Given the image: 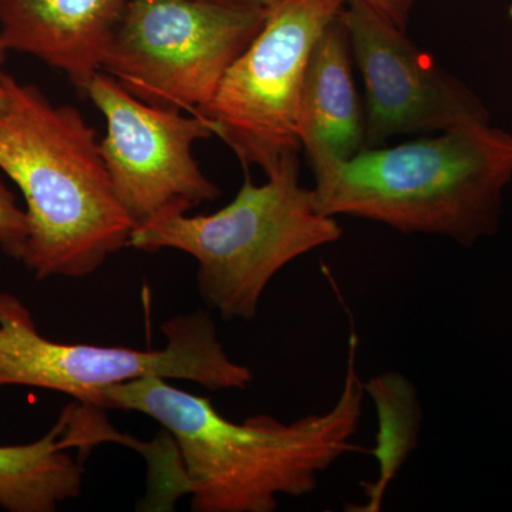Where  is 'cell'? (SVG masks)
<instances>
[{
    "label": "cell",
    "instance_id": "10",
    "mask_svg": "<svg viewBox=\"0 0 512 512\" xmlns=\"http://www.w3.org/2000/svg\"><path fill=\"white\" fill-rule=\"evenodd\" d=\"M128 0H0V39L69 77L77 92L101 72Z\"/></svg>",
    "mask_w": 512,
    "mask_h": 512
},
{
    "label": "cell",
    "instance_id": "3",
    "mask_svg": "<svg viewBox=\"0 0 512 512\" xmlns=\"http://www.w3.org/2000/svg\"><path fill=\"white\" fill-rule=\"evenodd\" d=\"M312 195L322 214L379 222L406 235L471 247L500 225L512 180V134L490 123L443 131L348 160L312 151Z\"/></svg>",
    "mask_w": 512,
    "mask_h": 512
},
{
    "label": "cell",
    "instance_id": "2",
    "mask_svg": "<svg viewBox=\"0 0 512 512\" xmlns=\"http://www.w3.org/2000/svg\"><path fill=\"white\" fill-rule=\"evenodd\" d=\"M0 170L26 202L28 242L20 261L36 279H80L128 247L136 224L114 192L96 130L69 104L0 72Z\"/></svg>",
    "mask_w": 512,
    "mask_h": 512
},
{
    "label": "cell",
    "instance_id": "15",
    "mask_svg": "<svg viewBox=\"0 0 512 512\" xmlns=\"http://www.w3.org/2000/svg\"><path fill=\"white\" fill-rule=\"evenodd\" d=\"M370 8L375 9L384 18L389 19L400 29H407L412 12L419 0H362Z\"/></svg>",
    "mask_w": 512,
    "mask_h": 512
},
{
    "label": "cell",
    "instance_id": "1",
    "mask_svg": "<svg viewBox=\"0 0 512 512\" xmlns=\"http://www.w3.org/2000/svg\"><path fill=\"white\" fill-rule=\"evenodd\" d=\"M356 356L353 329L338 400L328 412L292 423L266 414L234 423L207 397L158 377L107 387L100 407L141 413L164 427L177 448L192 511L274 512L279 495L312 494L319 474L362 450L352 441L365 397Z\"/></svg>",
    "mask_w": 512,
    "mask_h": 512
},
{
    "label": "cell",
    "instance_id": "11",
    "mask_svg": "<svg viewBox=\"0 0 512 512\" xmlns=\"http://www.w3.org/2000/svg\"><path fill=\"white\" fill-rule=\"evenodd\" d=\"M348 32L338 19L313 47L301 103L299 137L305 153L348 160L365 148V114L353 79Z\"/></svg>",
    "mask_w": 512,
    "mask_h": 512
},
{
    "label": "cell",
    "instance_id": "17",
    "mask_svg": "<svg viewBox=\"0 0 512 512\" xmlns=\"http://www.w3.org/2000/svg\"><path fill=\"white\" fill-rule=\"evenodd\" d=\"M237 2H247V3H256V5H271L274 0H237Z\"/></svg>",
    "mask_w": 512,
    "mask_h": 512
},
{
    "label": "cell",
    "instance_id": "14",
    "mask_svg": "<svg viewBox=\"0 0 512 512\" xmlns=\"http://www.w3.org/2000/svg\"><path fill=\"white\" fill-rule=\"evenodd\" d=\"M28 217L13 192L0 178V249L13 259H22L28 242Z\"/></svg>",
    "mask_w": 512,
    "mask_h": 512
},
{
    "label": "cell",
    "instance_id": "13",
    "mask_svg": "<svg viewBox=\"0 0 512 512\" xmlns=\"http://www.w3.org/2000/svg\"><path fill=\"white\" fill-rule=\"evenodd\" d=\"M363 390L375 404L379 417L377 446L373 450L379 461V477L366 485L367 503L360 511L375 512L382 507L387 488L417 446L421 409L413 384L399 373L373 377L363 383Z\"/></svg>",
    "mask_w": 512,
    "mask_h": 512
},
{
    "label": "cell",
    "instance_id": "6",
    "mask_svg": "<svg viewBox=\"0 0 512 512\" xmlns=\"http://www.w3.org/2000/svg\"><path fill=\"white\" fill-rule=\"evenodd\" d=\"M265 18L237 0H128L101 72L144 103L202 116Z\"/></svg>",
    "mask_w": 512,
    "mask_h": 512
},
{
    "label": "cell",
    "instance_id": "8",
    "mask_svg": "<svg viewBox=\"0 0 512 512\" xmlns=\"http://www.w3.org/2000/svg\"><path fill=\"white\" fill-rule=\"evenodd\" d=\"M86 96L106 119L101 156L136 227L220 198V187L192 154L197 141L214 137L204 117L144 103L104 72L94 76Z\"/></svg>",
    "mask_w": 512,
    "mask_h": 512
},
{
    "label": "cell",
    "instance_id": "4",
    "mask_svg": "<svg viewBox=\"0 0 512 512\" xmlns=\"http://www.w3.org/2000/svg\"><path fill=\"white\" fill-rule=\"evenodd\" d=\"M256 185L247 175L234 200L214 214L164 218L134 228L128 247L175 249L197 261L202 301L224 320L254 319L269 282L295 259L335 244V217L316 208L301 183L298 153L288 154Z\"/></svg>",
    "mask_w": 512,
    "mask_h": 512
},
{
    "label": "cell",
    "instance_id": "16",
    "mask_svg": "<svg viewBox=\"0 0 512 512\" xmlns=\"http://www.w3.org/2000/svg\"><path fill=\"white\" fill-rule=\"evenodd\" d=\"M9 49L6 47L5 43L0 39V66L5 62L6 55H8ZM6 106H8V93H6L5 86L0 82V114L5 111Z\"/></svg>",
    "mask_w": 512,
    "mask_h": 512
},
{
    "label": "cell",
    "instance_id": "5",
    "mask_svg": "<svg viewBox=\"0 0 512 512\" xmlns=\"http://www.w3.org/2000/svg\"><path fill=\"white\" fill-rule=\"evenodd\" d=\"M161 332L165 346L154 350L53 342L37 330L25 303L0 291V389L37 387L101 409L107 387L146 377L187 380L211 392L254 382L252 370L225 352L210 313L174 316Z\"/></svg>",
    "mask_w": 512,
    "mask_h": 512
},
{
    "label": "cell",
    "instance_id": "9",
    "mask_svg": "<svg viewBox=\"0 0 512 512\" xmlns=\"http://www.w3.org/2000/svg\"><path fill=\"white\" fill-rule=\"evenodd\" d=\"M365 86V148L403 134L490 123L476 93L362 0L340 13Z\"/></svg>",
    "mask_w": 512,
    "mask_h": 512
},
{
    "label": "cell",
    "instance_id": "7",
    "mask_svg": "<svg viewBox=\"0 0 512 512\" xmlns=\"http://www.w3.org/2000/svg\"><path fill=\"white\" fill-rule=\"evenodd\" d=\"M349 0H274L264 26L222 77L202 117L245 168L266 173L302 150L306 69L313 47Z\"/></svg>",
    "mask_w": 512,
    "mask_h": 512
},
{
    "label": "cell",
    "instance_id": "12",
    "mask_svg": "<svg viewBox=\"0 0 512 512\" xmlns=\"http://www.w3.org/2000/svg\"><path fill=\"white\" fill-rule=\"evenodd\" d=\"M66 417L42 439L0 446V507L9 512H53L80 497L83 464L67 453L62 437Z\"/></svg>",
    "mask_w": 512,
    "mask_h": 512
}]
</instances>
